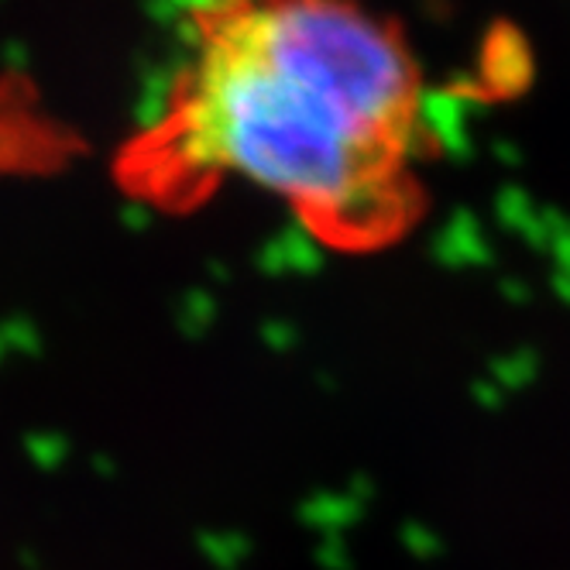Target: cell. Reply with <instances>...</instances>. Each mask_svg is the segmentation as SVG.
Listing matches in <instances>:
<instances>
[{"label":"cell","mask_w":570,"mask_h":570,"mask_svg":"<svg viewBox=\"0 0 570 570\" xmlns=\"http://www.w3.org/2000/svg\"><path fill=\"white\" fill-rule=\"evenodd\" d=\"M426 94L410 31L372 0H196L117 179L166 214L240 186L334 252H385L430 207Z\"/></svg>","instance_id":"obj_1"}]
</instances>
